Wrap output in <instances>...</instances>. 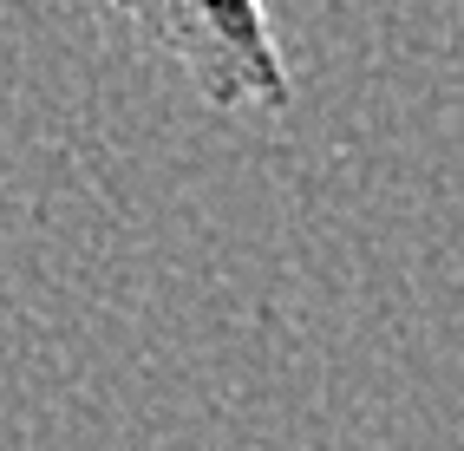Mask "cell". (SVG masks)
<instances>
[{
	"instance_id": "obj_1",
	"label": "cell",
	"mask_w": 464,
	"mask_h": 451,
	"mask_svg": "<svg viewBox=\"0 0 464 451\" xmlns=\"http://www.w3.org/2000/svg\"><path fill=\"white\" fill-rule=\"evenodd\" d=\"M138 46L183 72L216 111H288L295 66L275 40L268 0H99Z\"/></svg>"
}]
</instances>
